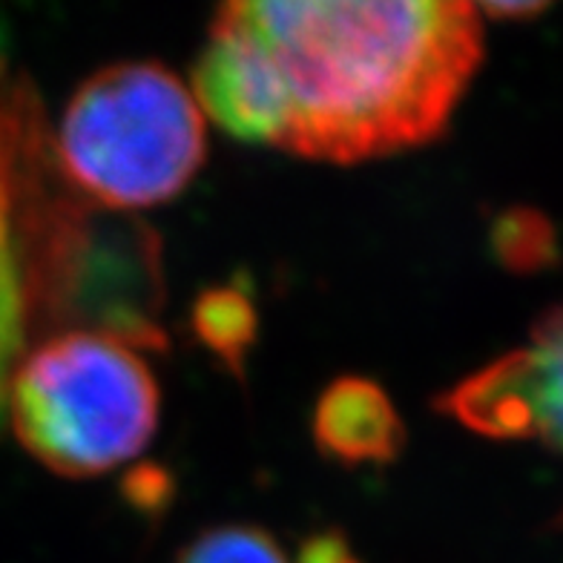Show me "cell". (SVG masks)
<instances>
[{
	"mask_svg": "<svg viewBox=\"0 0 563 563\" xmlns=\"http://www.w3.org/2000/svg\"><path fill=\"white\" fill-rule=\"evenodd\" d=\"M236 37L285 104L279 150L363 164L449 130L483 60L472 0H222Z\"/></svg>",
	"mask_w": 563,
	"mask_h": 563,
	"instance_id": "obj_1",
	"label": "cell"
},
{
	"mask_svg": "<svg viewBox=\"0 0 563 563\" xmlns=\"http://www.w3.org/2000/svg\"><path fill=\"white\" fill-rule=\"evenodd\" d=\"M53 153L67 185L98 208H156L185 194L208 158L205 112L162 64H112L75 89Z\"/></svg>",
	"mask_w": 563,
	"mask_h": 563,
	"instance_id": "obj_2",
	"label": "cell"
},
{
	"mask_svg": "<svg viewBox=\"0 0 563 563\" xmlns=\"http://www.w3.org/2000/svg\"><path fill=\"white\" fill-rule=\"evenodd\" d=\"M18 440L69 481L107 475L139 457L158 429L162 391L141 349L96 331H58L9 379Z\"/></svg>",
	"mask_w": 563,
	"mask_h": 563,
	"instance_id": "obj_3",
	"label": "cell"
},
{
	"mask_svg": "<svg viewBox=\"0 0 563 563\" xmlns=\"http://www.w3.org/2000/svg\"><path fill=\"white\" fill-rule=\"evenodd\" d=\"M311 431L317 452L345 468L386 466L406 445V422L386 388L356 374L319 394Z\"/></svg>",
	"mask_w": 563,
	"mask_h": 563,
	"instance_id": "obj_4",
	"label": "cell"
},
{
	"mask_svg": "<svg viewBox=\"0 0 563 563\" xmlns=\"http://www.w3.org/2000/svg\"><path fill=\"white\" fill-rule=\"evenodd\" d=\"M190 331L196 342L230 371L242 377L247 354L260 336V311L245 282H224L205 288L190 308Z\"/></svg>",
	"mask_w": 563,
	"mask_h": 563,
	"instance_id": "obj_5",
	"label": "cell"
},
{
	"mask_svg": "<svg viewBox=\"0 0 563 563\" xmlns=\"http://www.w3.org/2000/svg\"><path fill=\"white\" fill-rule=\"evenodd\" d=\"M511 354L518 365L532 438L563 452V340H534V349Z\"/></svg>",
	"mask_w": 563,
	"mask_h": 563,
	"instance_id": "obj_6",
	"label": "cell"
},
{
	"mask_svg": "<svg viewBox=\"0 0 563 563\" xmlns=\"http://www.w3.org/2000/svg\"><path fill=\"white\" fill-rule=\"evenodd\" d=\"M492 251L497 262L518 274L555 265L558 236L543 213L532 208L506 210L492 228Z\"/></svg>",
	"mask_w": 563,
	"mask_h": 563,
	"instance_id": "obj_7",
	"label": "cell"
},
{
	"mask_svg": "<svg viewBox=\"0 0 563 563\" xmlns=\"http://www.w3.org/2000/svg\"><path fill=\"white\" fill-rule=\"evenodd\" d=\"M176 563H290L274 534L253 523H224L196 534Z\"/></svg>",
	"mask_w": 563,
	"mask_h": 563,
	"instance_id": "obj_8",
	"label": "cell"
},
{
	"mask_svg": "<svg viewBox=\"0 0 563 563\" xmlns=\"http://www.w3.org/2000/svg\"><path fill=\"white\" fill-rule=\"evenodd\" d=\"M299 563H360L340 532H317L302 543Z\"/></svg>",
	"mask_w": 563,
	"mask_h": 563,
	"instance_id": "obj_9",
	"label": "cell"
},
{
	"mask_svg": "<svg viewBox=\"0 0 563 563\" xmlns=\"http://www.w3.org/2000/svg\"><path fill=\"white\" fill-rule=\"evenodd\" d=\"M472 3H481L483 12H489L492 18H532L555 0H472Z\"/></svg>",
	"mask_w": 563,
	"mask_h": 563,
	"instance_id": "obj_10",
	"label": "cell"
},
{
	"mask_svg": "<svg viewBox=\"0 0 563 563\" xmlns=\"http://www.w3.org/2000/svg\"><path fill=\"white\" fill-rule=\"evenodd\" d=\"M534 340H563V305L543 313L534 325Z\"/></svg>",
	"mask_w": 563,
	"mask_h": 563,
	"instance_id": "obj_11",
	"label": "cell"
}]
</instances>
